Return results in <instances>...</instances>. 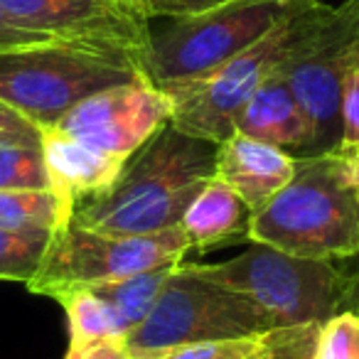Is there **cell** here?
I'll list each match as a JSON object with an SVG mask.
<instances>
[{
  "instance_id": "6da1fadb",
  "label": "cell",
  "mask_w": 359,
  "mask_h": 359,
  "mask_svg": "<svg viewBox=\"0 0 359 359\" xmlns=\"http://www.w3.org/2000/svg\"><path fill=\"white\" fill-rule=\"evenodd\" d=\"M219 145L163 126L126 160L118 180L81 202L72 222L111 236H150L180 226L182 215L217 175Z\"/></svg>"
},
{
  "instance_id": "7a4b0ae2",
  "label": "cell",
  "mask_w": 359,
  "mask_h": 359,
  "mask_svg": "<svg viewBox=\"0 0 359 359\" xmlns=\"http://www.w3.org/2000/svg\"><path fill=\"white\" fill-rule=\"evenodd\" d=\"M249 241L315 261L359 256V192L347 158H295L288 185L251 215Z\"/></svg>"
},
{
  "instance_id": "3957f363",
  "label": "cell",
  "mask_w": 359,
  "mask_h": 359,
  "mask_svg": "<svg viewBox=\"0 0 359 359\" xmlns=\"http://www.w3.org/2000/svg\"><path fill=\"white\" fill-rule=\"evenodd\" d=\"M138 76V62L123 52L52 40L0 52V104L42 133L91 94Z\"/></svg>"
},
{
  "instance_id": "277c9868",
  "label": "cell",
  "mask_w": 359,
  "mask_h": 359,
  "mask_svg": "<svg viewBox=\"0 0 359 359\" xmlns=\"http://www.w3.org/2000/svg\"><path fill=\"white\" fill-rule=\"evenodd\" d=\"M185 264L202 278L246 295L276 330L323 325L352 305L349 278L334 261L300 259L273 246L251 244L222 264Z\"/></svg>"
},
{
  "instance_id": "5b68a950",
  "label": "cell",
  "mask_w": 359,
  "mask_h": 359,
  "mask_svg": "<svg viewBox=\"0 0 359 359\" xmlns=\"http://www.w3.org/2000/svg\"><path fill=\"white\" fill-rule=\"evenodd\" d=\"M313 0H229L215 11L175 18L150 35L143 76L155 86L197 79L259 42L283 18Z\"/></svg>"
},
{
  "instance_id": "8992f818",
  "label": "cell",
  "mask_w": 359,
  "mask_h": 359,
  "mask_svg": "<svg viewBox=\"0 0 359 359\" xmlns=\"http://www.w3.org/2000/svg\"><path fill=\"white\" fill-rule=\"evenodd\" d=\"M359 57V0L320 3L280 65L310 128L308 155L337 153L342 140V89Z\"/></svg>"
},
{
  "instance_id": "52a82bcc",
  "label": "cell",
  "mask_w": 359,
  "mask_h": 359,
  "mask_svg": "<svg viewBox=\"0 0 359 359\" xmlns=\"http://www.w3.org/2000/svg\"><path fill=\"white\" fill-rule=\"evenodd\" d=\"M318 6L320 0H313L310 6L290 13L259 42L217 69L197 79L165 86L163 91L172 99L170 123L182 133L210 140L215 145H222L229 135H234L236 116L254 96V91L280 69L298 37L303 35L310 13Z\"/></svg>"
},
{
  "instance_id": "ba28073f",
  "label": "cell",
  "mask_w": 359,
  "mask_h": 359,
  "mask_svg": "<svg viewBox=\"0 0 359 359\" xmlns=\"http://www.w3.org/2000/svg\"><path fill=\"white\" fill-rule=\"evenodd\" d=\"M271 318L246 295L197 276L185 261L170 273L148 318L126 334L133 359L180 344L273 332Z\"/></svg>"
},
{
  "instance_id": "9c48e42d",
  "label": "cell",
  "mask_w": 359,
  "mask_h": 359,
  "mask_svg": "<svg viewBox=\"0 0 359 359\" xmlns=\"http://www.w3.org/2000/svg\"><path fill=\"white\" fill-rule=\"evenodd\" d=\"M192 249L182 226L150 236H111L69 222L52 234L50 249L27 283L32 293L52 295L65 288H89L163 264L185 261Z\"/></svg>"
},
{
  "instance_id": "30bf717a",
  "label": "cell",
  "mask_w": 359,
  "mask_h": 359,
  "mask_svg": "<svg viewBox=\"0 0 359 359\" xmlns=\"http://www.w3.org/2000/svg\"><path fill=\"white\" fill-rule=\"evenodd\" d=\"M172 118V99L160 86L138 76L96 91L69 109L55 130L114 158L128 160Z\"/></svg>"
},
{
  "instance_id": "8fae6325",
  "label": "cell",
  "mask_w": 359,
  "mask_h": 359,
  "mask_svg": "<svg viewBox=\"0 0 359 359\" xmlns=\"http://www.w3.org/2000/svg\"><path fill=\"white\" fill-rule=\"evenodd\" d=\"M20 25L60 42L114 50L133 57L143 72L150 20L123 0H0Z\"/></svg>"
},
{
  "instance_id": "7c38bea8",
  "label": "cell",
  "mask_w": 359,
  "mask_h": 359,
  "mask_svg": "<svg viewBox=\"0 0 359 359\" xmlns=\"http://www.w3.org/2000/svg\"><path fill=\"white\" fill-rule=\"evenodd\" d=\"M40 143L65 226L72 222L81 202L104 195L114 185L126 165V160L101 153L55 128L42 130Z\"/></svg>"
},
{
  "instance_id": "4fadbf2b",
  "label": "cell",
  "mask_w": 359,
  "mask_h": 359,
  "mask_svg": "<svg viewBox=\"0 0 359 359\" xmlns=\"http://www.w3.org/2000/svg\"><path fill=\"white\" fill-rule=\"evenodd\" d=\"M295 158L285 150L234 133L217 150V180L241 197L249 212H259L290 182Z\"/></svg>"
},
{
  "instance_id": "5bb4252c",
  "label": "cell",
  "mask_w": 359,
  "mask_h": 359,
  "mask_svg": "<svg viewBox=\"0 0 359 359\" xmlns=\"http://www.w3.org/2000/svg\"><path fill=\"white\" fill-rule=\"evenodd\" d=\"M236 133L285 150L293 158L308 155V121L280 69L269 76L246 101L241 114L236 116Z\"/></svg>"
},
{
  "instance_id": "9a60e30c",
  "label": "cell",
  "mask_w": 359,
  "mask_h": 359,
  "mask_svg": "<svg viewBox=\"0 0 359 359\" xmlns=\"http://www.w3.org/2000/svg\"><path fill=\"white\" fill-rule=\"evenodd\" d=\"M249 219L251 212L241 197L222 180L212 177L187 207L180 226L185 229L192 249H210L239 236L249 239Z\"/></svg>"
},
{
  "instance_id": "2e32d148",
  "label": "cell",
  "mask_w": 359,
  "mask_h": 359,
  "mask_svg": "<svg viewBox=\"0 0 359 359\" xmlns=\"http://www.w3.org/2000/svg\"><path fill=\"white\" fill-rule=\"evenodd\" d=\"M177 264H163V266H155V269L140 271L135 276H128V278L89 285V290L118 315V320L126 327V334H128L130 330L138 327L148 318L160 290H163L165 280L177 269Z\"/></svg>"
},
{
  "instance_id": "e0dca14e",
  "label": "cell",
  "mask_w": 359,
  "mask_h": 359,
  "mask_svg": "<svg viewBox=\"0 0 359 359\" xmlns=\"http://www.w3.org/2000/svg\"><path fill=\"white\" fill-rule=\"evenodd\" d=\"M52 298L65 308L69 320V344H86L111 337L126 339V327L118 315L89 288H65L57 290Z\"/></svg>"
},
{
  "instance_id": "ac0fdd59",
  "label": "cell",
  "mask_w": 359,
  "mask_h": 359,
  "mask_svg": "<svg viewBox=\"0 0 359 359\" xmlns=\"http://www.w3.org/2000/svg\"><path fill=\"white\" fill-rule=\"evenodd\" d=\"M0 226L3 229H45L65 226L60 200L52 190H0Z\"/></svg>"
},
{
  "instance_id": "d6986e66",
  "label": "cell",
  "mask_w": 359,
  "mask_h": 359,
  "mask_svg": "<svg viewBox=\"0 0 359 359\" xmlns=\"http://www.w3.org/2000/svg\"><path fill=\"white\" fill-rule=\"evenodd\" d=\"M285 332L288 330H273V332L249 334V337L205 339V342L163 349L145 359H264L283 342Z\"/></svg>"
},
{
  "instance_id": "ffe728a7",
  "label": "cell",
  "mask_w": 359,
  "mask_h": 359,
  "mask_svg": "<svg viewBox=\"0 0 359 359\" xmlns=\"http://www.w3.org/2000/svg\"><path fill=\"white\" fill-rule=\"evenodd\" d=\"M55 231L0 226V280L30 283L45 259Z\"/></svg>"
},
{
  "instance_id": "44dd1931",
  "label": "cell",
  "mask_w": 359,
  "mask_h": 359,
  "mask_svg": "<svg viewBox=\"0 0 359 359\" xmlns=\"http://www.w3.org/2000/svg\"><path fill=\"white\" fill-rule=\"evenodd\" d=\"M0 190H52L42 143L0 140Z\"/></svg>"
},
{
  "instance_id": "7402d4cb",
  "label": "cell",
  "mask_w": 359,
  "mask_h": 359,
  "mask_svg": "<svg viewBox=\"0 0 359 359\" xmlns=\"http://www.w3.org/2000/svg\"><path fill=\"white\" fill-rule=\"evenodd\" d=\"M315 359H359V313L342 310L320 325Z\"/></svg>"
},
{
  "instance_id": "603a6c76",
  "label": "cell",
  "mask_w": 359,
  "mask_h": 359,
  "mask_svg": "<svg viewBox=\"0 0 359 359\" xmlns=\"http://www.w3.org/2000/svg\"><path fill=\"white\" fill-rule=\"evenodd\" d=\"M359 145V57L347 72L342 89V140L339 150H352Z\"/></svg>"
},
{
  "instance_id": "cb8c5ba5",
  "label": "cell",
  "mask_w": 359,
  "mask_h": 359,
  "mask_svg": "<svg viewBox=\"0 0 359 359\" xmlns=\"http://www.w3.org/2000/svg\"><path fill=\"white\" fill-rule=\"evenodd\" d=\"M224 3H229V0H140V11L148 20H153V18L175 20V18H190L215 11Z\"/></svg>"
},
{
  "instance_id": "d4e9b609",
  "label": "cell",
  "mask_w": 359,
  "mask_h": 359,
  "mask_svg": "<svg viewBox=\"0 0 359 359\" xmlns=\"http://www.w3.org/2000/svg\"><path fill=\"white\" fill-rule=\"evenodd\" d=\"M42 42H52V37L42 35V32H35V30H27L25 25H20L6 8L0 6V52L18 50V47L42 45Z\"/></svg>"
},
{
  "instance_id": "484cf974",
  "label": "cell",
  "mask_w": 359,
  "mask_h": 359,
  "mask_svg": "<svg viewBox=\"0 0 359 359\" xmlns=\"http://www.w3.org/2000/svg\"><path fill=\"white\" fill-rule=\"evenodd\" d=\"M65 359H133L123 337L96 339L86 344H69Z\"/></svg>"
},
{
  "instance_id": "4316f807",
  "label": "cell",
  "mask_w": 359,
  "mask_h": 359,
  "mask_svg": "<svg viewBox=\"0 0 359 359\" xmlns=\"http://www.w3.org/2000/svg\"><path fill=\"white\" fill-rule=\"evenodd\" d=\"M0 140H25V143H40V130L22 118L11 106L0 104Z\"/></svg>"
},
{
  "instance_id": "83f0119b",
  "label": "cell",
  "mask_w": 359,
  "mask_h": 359,
  "mask_svg": "<svg viewBox=\"0 0 359 359\" xmlns=\"http://www.w3.org/2000/svg\"><path fill=\"white\" fill-rule=\"evenodd\" d=\"M315 327H320V325H305V327H290L288 332H285L283 342L278 344V347L273 349V352L269 354V357L264 359H293L295 352H298V347L303 344V339L308 337L310 332H313Z\"/></svg>"
},
{
  "instance_id": "f1b7e54d",
  "label": "cell",
  "mask_w": 359,
  "mask_h": 359,
  "mask_svg": "<svg viewBox=\"0 0 359 359\" xmlns=\"http://www.w3.org/2000/svg\"><path fill=\"white\" fill-rule=\"evenodd\" d=\"M318 330L320 327H315L313 332L303 339V344L298 347V352H295L293 359H315V339H318Z\"/></svg>"
},
{
  "instance_id": "f546056e",
  "label": "cell",
  "mask_w": 359,
  "mask_h": 359,
  "mask_svg": "<svg viewBox=\"0 0 359 359\" xmlns=\"http://www.w3.org/2000/svg\"><path fill=\"white\" fill-rule=\"evenodd\" d=\"M337 153H342L344 158H347L349 172H352V180H354V187H357V192H359V145L352 150H337Z\"/></svg>"
},
{
  "instance_id": "4dcf8cb0",
  "label": "cell",
  "mask_w": 359,
  "mask_h": 359,
  "mask_svg": "<svg viewBox=\"0 0 359 359\" xmlns=\"http://www.w3.org/2000/svg\"><path fill=\"white\" fill-rule=\"evenodd\" d=\"M349 298H352V308L354 313H359V271L349 278Z\"/></svg>"
},
{
  "instance_id": "1f68e13d",
  "label": "cell",
  "mask_w": 359,
  "mask_h": 359,
  "mask_svg": "<svg viewBox=\"0 0 359 359\" xmlns=\"http://www.w3.org/2000/svg\"><path fill=\"white\" fill-rule=\"evenodd\" d=\"M123 3H130V6L138 8V11H140V0H123ZM140 13H143V11H140Z\"/></svg>"
}]
</instances>
